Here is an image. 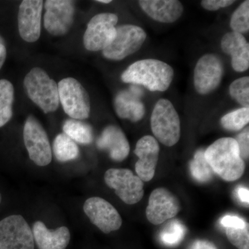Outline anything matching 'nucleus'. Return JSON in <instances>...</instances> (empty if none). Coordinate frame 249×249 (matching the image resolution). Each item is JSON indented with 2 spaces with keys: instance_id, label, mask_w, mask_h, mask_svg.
<instances>
[{
  "instance_id": "25",
  "label": "nucleus",
  "mask_w": 249,
  "mask_h": 249,
  "mask_svg": "<svg viewBox=\"0 0 249 249\" xmlns=\"http://www.w3.org/2000/svg\"><path fill=\"white\" fill-rule=\"evenodd\" d=\"M204 152L203 150L196 151L190 164L192 176L201 183L208 182L213 175V172L205 158Z\"/></svg>"
},
{
  "instance_id": "13",
  "label": "nucleus",
  "mask_w": 249,
  "mask_h": 249,
  "mask_svg": "<svg viewBox=\"0 0 249 249\" xmlns=\"http://www.w3.org/2000/svg\"><path fill=\"white\" fill-rule=\"evenodd\" d=\"M83 211L90 222L106 234L119 230L123 224L117 210L106 199L93 196L87 199Z\"/></svg>"
},
{
  "instance_id": "6",
  "label": "nucleus",
  "mask_w": 249,
  "mask_h": 249,
  "mask_svg": "<svg viewBox=\"0 0 249 249\" xmlns=\"http://www.w3.org/2000/svg\"><path fill=\"white\" fill-rule=\"evenodd\" d=\"M147 38L145 31L139 26L124 24L116 27L114 40L103 51V55L108 60H124L138 52Z\"/></svg>"
},
{
  "instance_id": "24",
  "label": "nucleus",
  "mask_w": 249,
  "mask_h": 249,
  "mask_svg": "<svg viewBox=\"0 0 249 249\" xmlns=\"http://www.w3.org/2000/svg\"><path fill=\"white\" fill-rule=\"evenodd\" d=\"M14 102V85L8 80H0V127L12 118Z\"/></svg>"
},
{
  "instance_id": "29",
  "label": "nucleus",
  "mask_w": 249,
  "mask_h": 249,
  "mask_svg": "<svg viewBox=\"0 0 249 249\" xmlns=\"http://www.w3.org/2000/svg\"><path fill=\"white\" fill-rule=\"evenodd\" d=\"M229 93L242 107H249V77H242L234 80L229 87Z\"/></svg>"
},
{
  "instance_id": "8",
  "label": "nucleus",
  "mask_w": 249,
  "mask_h": 249,
  "mask_svg": "<svg viewBox=\"0 0 249 249\" xmlns=\"http://www.w3.org/2000/svg\"><path fill=\"white\" fill-rule=\"evenodd\" d=\"M105 182L124 204L133 205L142 200L144 196L143 181L132 170L111 168L106 172Z\"/></svg>"
},
{
  "instance_id": "12",
  "label": "nucleus",
  "mask_w": 249,
  "mask_h": 249,
  "mask_svg": "<svg viewBox=\"0 0 249 249\" xmlns=\"http://www.w3.org/2000/svg\"><path fill=\"white\" fill-rule=\"evenodd\" d=\"M44 26L51 35L65 36L74 20V2L70 0H47L45 2Z\"/></svg>"
},
{
  "instance_id": "31",
  "label": "nucleus",
  "mask_w": 249,
  "mask_h": 249,
  "mask_svg": "<svg viewBox=\"0 0 249 249\" xmlns=\"http://www.w3.org/2000/svg\"><path fill=\"white\" fill-rule=\"evenodd\" d=\"M238 145L240 155L244 160H248L249 157V131L247 127L238 134L235 139Z\"/></svg>"
},
{
  "instance_id": "23",
  "label": "nucleus",
  "mask_w": 249,
  "mask_h": 249,
  "mask_svg": "<svg viewBox=\"0 0 249 249\" xmlns=\"http://www.w3.org/2000/svg\"><path fill=\"white\" fill-rule=\"evenodd\" d=\"M53 150L55 159L60 162L76 160L80 155L76 142L65 133H60L54 139Z\"/></svg>"
},
{
  "instance_id": "38",
  "label": "nucleus",
  "mask_w": 249,
  "mask_h": 249,
  "mask_svg": "<svg viewBox=\"0 0 249 249\" xmlns=\"http://www.w3.org/2000/svg\"><path fill=\"white\" fill-rule=\"evenodd\" d=\"M97 2L102 3V4H109L111 2V0H98Z\"/></svg>"
},
{
  "instance_id": "10",
  "label": "nucleus",
  "mask_w": 249,
  "mask_h": 249,
  "mask_svg": "<svg viewBox=\"0 0 249 249\" xmlns=\"http://www.w3.org/2000/svg\"><path fill=\"white\" fill-rule=\"evenodd\" d=\"M34 242L32 230L20 214L0 221V249H34Z\"/></svg>"
},
{
  "instance_id": "20",
  "label": "nucleus",
  "mask_w": 249,
  "mask_h": 249,
  "mask_svg": "<svg viewBox=\"0 0 249 249\" xmlns=\"http://www.w3.org/2000/svg\"><path fill=\"white\" fill-rule=\"evenodd\" d=\"M141 9L151 19L160 23L178 21L183 12V6L178 0H141Z\"/></svg>"
},
{
  "instance_id": "1",
  "label": "nucleus",
  "mask_w": 249,
  "mask_h": 249,
  "mask_svg": "<svg viewBox=\"0 0 249 249\" xmlns=\"http://www.w3.org/2000/svg\"><path fill=\"white\" fill-rule=\"evenodd\" d=\"M204 155L213 172L224 181H236L245 173V161L235 139H217L205 150Z\"/></svg>"
},
{
  "instance_id": "18",
  "label": "nucleus",
  "mask_w": 249,
  "mask_h": 249,
  "mask_svg": "<svg viewBox=\"0 0 249 249\" xmlns=\"http://www.w3.org/2000/svg\"><path fill=\"white\" fill-rule=\"evenodd\" d=\"M96 145L99 150H106L113 160L121 162L128 157L130 146L122 129L111 124L103 129L97 139Z\"/></svg>"
},
{
  "instance_id": "14",
  "label": "nucleus",
  "mask_w": 249,
  "mask_h": 249,
  "mask_svg": "<svg viewBox=\"0 0 249 249\" xmlns=\"http://www.w3.org/2000/svg\"><path fill=\"white\" fill-rule=\"evenodd\" d=\"M180 210V201L173 193L166 188H156L149 197L146 217L151 224L160 225L175 217Z\"/></svg>"
},
{
  "instance_id": "33",
  "label": "nucleus",
  "mask_w": 249,
  "mask_h": 249,
  "mask_svg": "<svg viewBox=\"0 0 249 249\" xmlns=\"http://www.w3.org/2000/svg\"><path fill=\"white\" fill-rule=\"evenodd\" d=\"M220 223L223 227L233 229H243L248 224L242 218L233 215L224 216L221 219Z\"/></svg>"
},
{
  "instance_id": "34",
  "label": "nucleus",
  "mask_w": 249,
  "mask_h": 249,
  "mask_svg": "<svg viewBox=\"0 0 249 249\" xmlns=\"http://www.w3.org/2000/svg\"><path fill=\"white\" fill-rule=\"evenodd\" d=\"M190 249H217L215 246L209 241L197 240L192 245Z\"/></svg>"
},
{
  "instance_id": "15",
  "label": "nucleus",
  "mask_w": 249,
  "mask_h": 249,
  "mask_svg": "<svg viewBox=\"0 0 249 249\" xmlns=\"http://www.w3.org/2000/svg\"><path fill=\"white\" fill-rule=\"evenodd\" d=\"M42 8V0H24L19 5L18 29L21 37L26 42H34L40 38Z\"/></svg>"
},
{
  "instance_id": "4",
  "label": "nucleus",
  "mask_w": 249,
  "mask_h": 249,
  "mask_svg": "<svg viewBox=\"0 0 249 249\" xmlns=\"http://www.w3.org/2000/svg\"><path fill=\"white\" fill-rule=\"evenodd\" d=\"M152 133L165 146L176 145L181 137V122L169 100L161 98L154 107L150 119Z\"/></svg>"
},
{
  "instance_id": "32",
  "label": "nucleus",
  "mask_w": 249,
  "mask_h": 249,
  "mask_svg": "<svg viewBox=\"0 0 249 249\" xmlns=\"http://www.w3.org/2000/svg\"><path fill=\"white\" fill-rule=\"evenodd\" d=\"M234 3V0H203L201 5L207 11H215L231 6Z\"/></svg>"
},
{
  "instance_id": "9",
  "label": "nucleus",
  "mask_w": 249,
  "mask_h": 249,
  "mask_svg": "<svg viewBox=\"0 0 249 249\" xmlns=\"http://www.w3.org/2000/svg\"><path fill=\"white\" fill-rule=\"evenodd\" d=\"M119 18L111 13H103L93 16L88 24L83 45L90 52L103 51L108 47L116 36Z\"/></svg>"
},
{
  "instance_id": "27",
  "label": "nucleus",
  "mask_w": 249,
  "mask_h": 249,
  "mask_svg": "<svg viewBox=\"0 0 249 249\" xmlns=\"http://www.w3.org/2000/svg\"><path fill=\"white\" fill-rule=\"evenodd\" d=\"M186 229L178 220H174L167 224L160 233V239L164 245L175 246L180 243L186 235Z\"/></svg>"
},
{
  "instance_id": "22",
  "label": "nucleus",
  "mask_w": 249,
  "mask_h": 249,
  "mask_svg": "<svg viewBox=\"0 0 249 249\" xmlns=\"http://www.w3.org/2000/svg\"><path fill=\"white\" fill-rule=\"evenodd\" d=\"M63 133L68 136L73 142L88 145L93 140L92 127L89 124L76 119H68L62 125Z\"/></svg>"
},
{
  "instance_id": "26",
  "label": "nucleus",
  "mask_w": 249,
  "mask_h": 249,
  "mask_svg": "<svg viewBox=\"0 0 249 249\" xmlns=\"http://www.w3.org/2000/svg\"><path fill=\"white\" fill-rule=\"evenodd\" d=\"M223 128L237 132L244 128L249 122V107H242L231 111L221 119Z\"/></svg>"
},
{
  "instance_id": "35",
  "label": "nucleus",
  "mask_w": 249,
  "mask_h": 249,
  "mask_svg": "<svg viewBox=\"0 0 249 249\" xmlns=\"http://www.w3.org/2000/svg\"><path fill=\"white\" fill-rule=\"evenodd\" d=\"M237 195H238L239 199H240L241 201L249 205V192L248 188L240 187V188H238V191H237Z\"/></svg>"
},
{
  "instance_id": "37",
  "label": "nucleus",
  "mask_w": 249,
  "mask_h": 249,
  "mask_svg": "<svg viewBox=\"0 0 249 249\" xmlns=\"http://www.w3.org/2000/svg\"><path fill=\"white\" fill-rule=\"evenodd\" d=\"M4 46H6V43H5L4 38L0 36V49H1V47H4Z\"/></svg>"
},
{
  "instance_id": "2",
  "label": "nucleus",
  "mask_w": 249,
  "mask_h": 249,
  "mask_svg": "<svg viewBox=\"0 0 249 249\" xmlns=\"http://www.w3.org/2000/svg\"><path fill=\"white\" fill-rule=\"evenodd\" d=\"M175 72L166 62L157 59L139 60L129 65L121 75L124 83L141 85L151 91H165L173 82Z\"/></svg>"
},
{
  "instance_id": "19",
  "label": "nucleus",
  "mask_w": 249,
  "mask_h": 249,
  "mask_svg": "<svg viewBox=\"0 0 249 249\" xmlns=\"http://www.w3.org/2000/svg\"><path fill=\"white\" fill-rule=\"evenodd\" d=\"M222 52L231 56L232 68L237 72H244L249 67V44L245 36L239 33H227L221 41Z\"/></svg>"
},
{
  "instance_id": "5",
  "label": "nucleus",
  "mask_w": 249,
  "mask_h": 249,
  "mask_svg": "<svg viewBox=\"0 0 249 249\" xmlns=\"http://www.w3.org/2000/svg\"><path fill=\"white\" fill-rule=\"evenodd\" d=\"M59 101L67 115L72 119L84 120L91 111L89 96L78 80L64 78L59 82Z\"/></svg>"
},
{
  "instance_id": "30",
  "label": "nucleus",
  "mask_w": 249,
  "mask_h": 249,
  "mask_svg": "<svg viewBox=\"0 0 249 249\" xmlns=\"http://www.w3.org/2000/svg\"><path fill=\"white\" fill-rule=\"evenodd\" d=\"M228 240L238 249H249V224L243 229L227 228Z\"/></svg>"
},
{
  "instance_id": "39",
  "label": "nucleus",
  "mask_w": 249,
  "mask_h": 249,
  "mask_svg": "<svg viewBox=\"0 0 249 249\" xmlns=\"http://www.w3.org/2000/svg\"><path fill=\"white\" fill-rule=\"evenodd\" d=\"M1 193H0V204H1Z\"/></svg>"
},
{
  "instance_id": "16",
  "label": "nucleus",
  "mask_w": 249,
  "mask_h": 249,
  "mask_svg": "<svg viewBox=\"0 0 249 249\" xmlns=\"http://www.w3.org/2000/svg\"><path fill=\"white\" fill-rule=\"evenodd\" d=\"M160 151L159 142L152 136H144L137 142L134 154L139 160L135 164V171L142 181H151L155 176Z\"/></svg>"
},
{
  "instance_id": "21",
  "label": "nucleus",
  "mask_w": 249,
  "mask_h": 249,
  "mask_svg": "<svg viewBox=\"0 0 249 249\" xmlns=\"http://www.w3.org/2000/svg\"><path fill=\"white\" fill-rule=\"evenodd\" d=\"M32 232L39 249H65L71 239L68 228L60 227L55 230H49L41 221L34 223Z\"/></svg>"
},
{
  "instance_id": "36",
  "label": "nucleus",
  "mask_w": 249,
  "mask_h": 249,
  "mask_svg": "<svg viewBox=\"0 0 249 249\" xmlns=\"http://www.w3.org/2000/svg\"><path fill=\"white\" fill-rule=\"evenodd\" d=\"M6 53H6V46H4L0 49V70H1V67L4 65L5 60H6Z\"/></svg>"
},
{
  "instance_id": "11",
  "label": "nucleus",
  "mask_w": 249,
  "mask_h": 249,
  "mask_svg": "<svg viewBox=\"0 0 249 249\" xmlns=\"http://www.w3.org/2000/svg\"><path fill=\"white\" fill-rule=\"evenodd\" d=\"M224 73L222 60L214 54H205L195 67L194 85L196 92L201 95L212 93L220 85Z\"/></svg>"
},
{
  "instance_id": "28",
  "label": "nucleus",
  "mask_w": 249,
  "mask_h": 249,
  "mask_svg": "<svg viewBox=\"0 0 249 249\" xmlns=\"http://www.w3.org/2000/svg\"><path fill=\"white\" fill-rule=\"evenodd\" d=\"M230 27L232 31L247 34L249 30V1H244L234 11L231 19Z\"/></svg>"
},
{
  "instance_id": "3",
  "label": "nucleus",
  "mask_w": 249,
  "mask_h": 249,
  "mask_svg": "<svg viewBox=\"0 0 249 249\" xmlns=\"http://www.w3.org/2000/svg\"><path fill=\"white\" fill-rule=\"evenodd\" d=\"M24 87L28 96L45 114L54 112L59 107L58 84L40 67L33 68L26 75Z\"/></svg>"
},
{
  "instance_id": "17",
  "label": "nucleus",
  "mask_w": 249,
  "mask_h": 249,
  "mask_svg": "<svg viewBox=\"0 0 249 249\" xmlns=\"http://www.w3.org/2000/svg\"><path fill=\"white\" fill-rule=\"evenodd\" d=\"M141 93L135 85L117 93L114 106L119 117L134 123L142 120L145 114V108L141 99Z\"/></svg>"
},
{
  "instance_id": "7",
  "label": "nucleus",
  "mask_w": 249,
  "mask_h": 249,
  "mask_svg": "<svg viewBox=\"0 0 249 249\" xmlns=\"http://www.w3.org/2000/svg\"><path fill=\"white\" fill-rule=\"evenodd\" d=\"M23 139L29 158L35 164L44 167L52 162V147L48 135L34 116H29L25 121Z\"/></svg>"
}]
</instances>
